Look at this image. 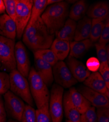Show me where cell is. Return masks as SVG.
Wrapping results in <instances>:
<instances>
[{
  "instance_id": "ab89813d",
  "label": "cell",
  "mask_w": 109,
  "mask_h": 122,
  "mask_svg": "<svg viewBox=\"0 0 109 122\" xmlns=\"http://www.w3.org/2000/svg\"><path fill=\"white\" fill-rule=\"evenodd\" d=\"M7 122H20L19 121H13V120H9Z\"/></svg>"
},
{
  "instance_id": "ba28073f",
  "label": "cell",
  "mask_w": 109,
  "mask_h": 122,
  "mask_svg": "<svg viewBox=\"0 0 109 122\" xmlns=\"http://www.w3.org/2000/svg\"><path fill=\"white\" fill-rule=\"evenodd\" d=\"M4 98L6 112L11 118L21 122L26 105L23 100L10 90L4 94Z\"/></svg>"
},
{
  "instance_id": "d4e9b609",
  "label": "cell",
  "mask_w": 109,
  "mask_h": 122,
  "mask_svg": "<svg viewBox=\"0 0 109 122\" xmlns=\"http://www.w3.org/2000/svg\"><path fill=\"white\" fill-rule=\"evenodd\" d=\"M107 19H93L92 20L91 34L89 39L93 43L96 42L99 39Z\"/></svg>"
},
{
  "instance_id": "d6986e66",
  "label": "cell",
  "mask_w": 109,
  "mask_h": 122,
  "mask_svg": "<svg viewBox=\"0 0 109 122\" xmlns=\"http://www.w3.org/2000/svg\"><path fill=\"white\" fill-rule=\"evenodd\" d=\"M88 17L92 19H107L109 18V5L107 2H97L88 8Z\"/></svg>"
},
{
  "instance_id": "7c38bea8",
  "label": "cell",
  "mask_w": 109,
  "mask_h": 122,
  "mask_svg": "<svg viewBox=\"0 0 109 122\" xmlns=\"http://www.w3.org/2000/svg\"><path fill=\"white\" fill-rule=\"evenodd\" d=\"M67 64L72 74L77 82H83L91 73L86 66L76 58L68 57Z\"/></svg>"
},
{
  "instance_id": "836d02e7",
  "label": "cell",
  "mask_w": 109,
  "mask_h": 122,
  "mask_svg": "<svg viewBox=\"0 0 109 122\" xmlns=\"http://www.w3.org/2000/svg\"><path fill=\"white\" fill-rule=\"evenodd\" d=\"M87 69L91 72H97L100 66V63L97 58L92 57L88 58L86 62Z\"/></svg>"
},
{
  "instance_id": "30bf717a",
  "label": "cell",
  "mask_w": 109,
  "mask_h": 122,
  "mask_svg": "<svg viewBox=\"0 0 109 122\" xmlns=\"http://www.w3.org/2000/svg\"><path fill=\"white\" fill-rule=\"evenodd\" d=\"M15 58L17 70L26 78L30 71V62L26 49L21 41H18L15 46Z\"/></svg>"
},
{
  "instance_id": "8d00e7d4",
  "label": "cell",
  "mask_w": 109,
  "mask_h": 122,
  "mask_svg": "<svg viewBox=\"0 0 109 122\" xmlns=\"http://www.w3.org/2000/svg\"><path fill=\"white\" fill-rule=\"evenodd\" d=\"M6 112L2 98L0 96V122H6Z\"/></svg>"
},
{
  "instance_id": "9c48e42d",
  "label": "cell",
  "mask_w": 109,
  "mask_h": 122,
  "mask_svg": "<svg viewBox=\"0 0 109 122\" xmlns=\"http://www.w3.org/2000/svg\"><path fill=\"white\" fill-rule=\"evenodd\" d=\"M52 71L56 84L63 88H71L78 82L63 61H59L53 66Z\"/></svg>"
},
{
  "instance_id": "4dcf8cb0",
  "label": "cell",
  "mask_w": 109,
  "mask_h": 122,
  "mask_svg": "<svg viewBox=\"0 0 109 122\" xmlns=\"http://www.w3.org/2000/svg\"><path fill=\"white\" fill-rule=\"evenodd\" d=\"M18 0H4L5 11L7 15L15 21L16 6Z\"/></svg>"
},
{
  "instance_id": "277c9868",
  "label": "cell",
  "mask_w": 109,
  "mask_h": 122,
  "mask_svg": "<svg viewBox=\"0 0 109 122\" xmlns=\"http://www.w3.org/2000/svg\"><path fill=\"white\" fill-rule=\"evenodd\" d=\"M10 89L12 93L20 98L27 105L34 106V101L31 94L29 83L16 69L10 72Z\"/></svg>"
},
{
  "instance_id": "83f0119b",
  "label": "cell",
  "mask_w": 109,
  "mask_h": 122,
  "mask_svg": "<svg viewBox=\"0 0 109 122\" xmlns=\"http://www.w3.org/2000/svg\"><path fill=\"white\" fill-rule=\"evenodd\" d=\"M37 122H52L48 105L36 110Z\"/></svg>"
},
{
  "instance_id": "3957f363",
  "label": "cell",
  "mask_w": 109,
  "mask_h": 122,
  "mask_svg": "<svg viewBox=\"0 0 109 122\" xmlns=\"http://www.w3.org/2000/svg\"><path fill=\"white\" fill-rule=\"evenodd\" d=\"M27 78L31 94L37 108L48 105L50 92L33 67L31 68Z\"/></svg>"
},
{
  "instance_id": "9a60e30c",
  "label": "cell",
  "mask_w": 109,
  "mask_h": 122,
  "mask_svg": "<svg viewBox=\"0 0 109 122\" xmlns=\"http://www.w3.org/2000/svg\"><path fill=\"white\" fill-rule=\"evenodd\" d=\"M91 26L92 20L88 17L85 16L78 21L76 24L73 39L74 41H80L89 39L91 34Z\"/></svg>"
},
{
  "instance_id": "5b68a950",
  "label": "cell",
  "mask_w": 109,
  "mask_h": 122,
  "mask_svg": "<svg viewBox=\"0 0 109 122\" xmlns=\"http://www.w3.org/2000/svg\"><path fill=\"white\" fill-rule=\"evenodd\" d=\"M64 88L55 84L53 85L49 101V111L52 122H62L63 117Z\"/></svg>"
},
{
  "instance_id": "8fae6325",
  "label": "cell",
  "mask_w": 109,
  "mask_h": 122,
  "mask_svg": "<svg viewBox=\"0 0 109 122\" xmlns=\"http://www.w3.org/2000/svg\"><path fill=\"white\" fill-rule=\"evenodd\" d=\"M77 90L81 93L94 107L109 108V100L107 96L85 86L78 87Z\"/></svg>"
},
{
  "instance_id": "b9f144b4",
  "label": "cell",
  "mask_w": 109,
  "mask_h": 122,
  "mask_svg": "<svg viewBox=\"0 0 109 122\" xmlns=\"http://www.w3.org/2000/svg\"><path fill=\"white\" fill-rule=\"evenodd\" d=\"M66 122H71V121H69V120H67L66 121Z\"/></svg>"
},
{
  "instance_id": "7a4b0ae2",
  "label": "cell",
  "mask_w": 109,
  "mask_h": 122,
  "mask_svg": "<svg viewBox=\"0 0 109 122\" xmlns=\"http://www.w3.org/2000/svg\"><path fill=\"white\" fill-rule=\"evenodd\" d=\"M69 14V5L63 1L46 8L41 18L52 34L55 35L64 26Z\"/></svg>"
},
{
  "instance_id": "4316f807",
  "label": "cell",
  "mask_w": 109,
  "mask_h": 122,
  "mask_svg": "<svg viewBox=\"0 0 109 122\" xmlns=\"http://www.w3.org/2000/svg\"><path fill=\"white\" fill-rule=\"evenodd\" d=\"M97 59L101 63H108L109 64V45H103L98 43L94 45Z\"/></svg>"
},
{
  "instance_id": "484cf974",
  "label": "cell",
  "mask_w": 109,
  "mask_h": 122,
  "mask_svg": "<svg viewBox=\"0 0 109 122\" xmlns=\"http://www.w3.org/2000/svg\"><path fill=\"white\" fill-rule=\"evenodd\" d=\"M33 52L34 58L44 60L52 66H54L59 61L53 52L49 49H39Z\"/></svg>"
},
{
  "instance_id": "6da1fadb",
  "label": "cell",
  "mask_w": 109,
  "mask_h": 122,
  "mask_svg": "<svg viewBox=\"0 0 109 122\" xmlns=\"http://www.w3.org/2000/svg\"><path fill=\"white\" fill-rule=\"evenodd\" d=\"M54 36L40 17L33 25L26 27L23 35V41L29 49L34 51L50 48Z\"/></svg>"
},
{
  "instance_id": "ffe728a7",
  "label": "cell",
  "mask_w": 109,
  "mask_h": 122,
  "mask_svg": "<svg viewBox=\"0 0 109 122\" xmlns=\"http://www.w3.org/2000/svg\"><path fill=\"white\" fill-rule=\"evenodd\" d=\"M63 111L67 120L72 122H80L81 114L72 103L68 91L63 96Z\"/></svg>"
},
{
  "instance_id": "52a82bcc",
  "label": "cell",
  "mask_w": 109,
  "mask_h": 122,
  "mask_svg": "<svg viewBox=\"0 0 109 122\" xmlns=\"http://www.w3.org/2000/svg\"><path fill=\"white\" fill-rule=\"evenodd\" d=\"M15 40L0 35V63L8 71L16 69L15 58Z\"/></svg>"
},
{
  "instance_id": "ac0fdd59",
  "label": "cell",
  "mask_w": 109,
  "mask_h": 122,
  "mask_svg": "<svg viewBox=\"0 0 109 122\" xmlns=\"http://www.w3.org/2000/svg\"><path fill=\"white\" fill-rule=\"evenodd\" d=\"M0 30L4 36L15 40L16 37L15 22L5 13L0 16Z\"/></svg>"
},
{
  "instance_id": "44dd1931",
  "label": "cell",
  "mask_w": 109,
  "mask_h": 122,
  "mask_svg": "<svg viewBox=\"0 0 109 122\" xmlns=\"http://www.w3.org/2000/svg\"><path fill=\"white\" fill-rule=\"evenodd\" d=\"M50 48L58 61H63L70 53V42L56 38Z\"/></svg>"
},
{
  "instance_id": "7402d4cb",
  "label": "cell",
  "mask_w": 109,
  "mask_h": 122,
  "mask_svg": "<svg viewBox=\"0 0 109 122\" xmlns=\"http://www.w3.org/2000/svg\"><path fill=\"white\" fill-rule=\"evenodd\" d=\"M76 22L68 19L63 27L56 34V38L71 42L74 39L76 26Z\"/></svg>"
},
{
  "instance_id": "f1b7e54d",
  "label": "cell",
  "mask_w": 109,
  "mask_h": 122,
  "mask_svg": "<svg viewBox=\"0 0 109 122\" xmlns=\"http://www.w3.org/2000/svg\"><path fill=\"white\" fill-rule=\"evenodd\" d=\"M21 122H37L36 110L32 107L25 105Z\"/></svg>"
},
{
  "instance_id": "f546056e",
  "label": "cell",
  "mask_w": 109,
  "mask_h": 122,
  "mask_svg": "<svg viewBox=\"0 0 109 122\" xmlns=\"http://www.w3.org/2000/svg\"><path fill=\"white\" fill-rule=\"evenodd\" d=\"M80 122H97L95 107L91 106L81 114Z\"/></svg>"
},
{
  "instance_id": "60d3db41",
  "label": "cell",
  "mask_w": 109,
  "mask_h": 122,
  "mask_svg": "<svg viewBox=\"0 0 109 122\" xmlns=\"http://www.w3.org/2000/svg\"><path fill=\"white\" fill-rule=\"evenodd\" d=\"M0 35H2V36H3V34L2 32L1 31V30H0Z\"/></svg>"
},
{
  "instance_id": "5bb4252c",
  "label": "cell",
  "mask_w": 109,
  "mask_h": 122,
  "mask_svg": "<svg viewBox=\"0 0 109 122\" xmlns=\"http://www.w3.org/2000/svg\"><path fill=\"white\" fill-rule=\"evenodd\" d=\"M34 68L47 86H50L54 80L52 66L44 60L34 58Z\"/></svg>"
},
{
  "instance_id": "e575fe53",
  "label": "cell",
  "mask_w": 109,
  "mask_h": 122,
  "mask_svg": "<svg viewBox=\"0 0 109 122\" xmlns=\"http://www.w3.org/2000/svg\"><path fill=\"white\" fill-rule=\"evenodd\" d=\"M98 43L103 45H107L109 42V18L106 21L105 26L103 29L100 37L98 40Z\"/></svg>"
},
{
  "instance_id": "cb8c5ba5",
  "label": "cell",
  "mask_w": 109,
  "mask_h": 122,
  "mask_svg": "<svg viewBox=\"0 0 109 122\" xmlns=\"http://www.w3.org/2000/svg\"><path fill=\"white\" fill-rule=\"evenodd\" d=\"M47 6V0H34L31 9L30 20L26 27L33 25L45 10Z\"/></svg>"
},
{
  "instance_id": "603a6c76",
  "label": "cell",
  "mask_w": 109,
  "mask_h": 122,
  "mask_svg": "<svg viewBox=\"0 0 109 122\" xmlns=\"http://www.w3.org/2000/svg\"><path fill=\"white\" fill-rule=\"evenodd\" d=\"M88 9V5L86 1L84 0L77 1L71 7L68 16L75 22L79 21L85 17Z\"/></svg>"
},
{
  "instance_id": "8992f818",
  "label": "cell",
  "mask_w": 109,
  "mask_h": 122,
  "mask_svg": "<svg viewBox=\"0 0 109 122\" xmlns=\"http://www.w3.org/2000/svg\"><path fill=\"white\" fill-rule=\"evenodd\" d=\"M32 0H18L15 22L16 25V37L21 39L30 20Z\"/></svg>"
},
{
  "instance_id": "2e32d148",
  "label": "cell",
  "mask_w": 109,
  "mask_h": 122,
  "mask_svg": "<svg viewBox=\"0 0 109 122\" xmlns=\"http://www.w3.org/2000/svg\"><path fill=\"white\" fill-rule=\"evenodd\" d=\"M68 91L72 103L81 114L92 106L88 101L75 87L70 88Z\"/></svg>"
},
{
  "instance_id": "74e56055",
  "label": "cell",
  "mask_w": 109,
  "mask_h": 122,
  "mask_svg": "<svg viewBox=\"0 0 109 122\" xmlns=\"http://www.w3.org/2000/svg\"><path fill=\"white\" fill-rule=\"evenodd\" d=\"M5 6L3 0H0V14H4L5 13Z\"/></svg>"
},
{
  "instance_id": "1f68e13d",
  "label": "cell",
  "mask_w": 109,
  "mask_h": 122,
  "mask_svg": "<svg viewBox=\"0 0 109 122\" xmlns=\"http://www.w3.org/2000/svg\"><path fill=\"white\" fill-rule=\"evenodd\" d=\"M9 89V75L6 72L0 71V95L5 94Z\"/></svg>"
},
{
  "instance_id": "d6a6232c",
  "label": "cell",
  "mask_w": 109,
  "mask_h": 122,
  "mask_svg": "<svg viewBox=\"0 0 109 122\" xmlns=\"http://www.w3.org/2000/svg\"><path fill=\"white\" fill-rule=\"evenodd\" d=\"M96 112L97 122H109V108H97Z\"/></svg>"
},
{
  "instance_id": "e0dca14e",
  "label": "cell",
  "mask_w": 109,
  "mask_h": 122,
  "mask_svg": "<svg viewBox=\"0 0 109 122\" xmlns=\"http://www.w3.org/2000/svg\"><path fill=\"white\" fill-rule=\"evenodd\" d=\"M94 45L90 39L70 42V51L69 57L79 58L83 56L87 51L92 48Z\"/></svg>"
},
{
  "instance_id": "d590c367",
  "label": "cell",
  "mask_w": 109,
  "mask_h": 122,
  "mask_svg": "<svg viewBox=\"0 0 109 122\" xmlns=\"http://www.w3.org/2000/svg\"><path fill=\"white\" fill-rule=\"evenodd\" d=\"M99 73L105 81L107 88L109 89V66L108 63H101L99 68Z\"/></svg>"
},
{
  "instance_id": "4fadbf2b",
  "label": "cell",
  "mask_w": 109,
  "mask_h": 122,
  "mask_svg": "<svg viewBox=\"0 0 109 122\" xmlns=\"http://www.w3.org/2000/svg\"><path fill=\"white\" fill-rule=\"evenodd\" d=\"M83 83L85 86L109 97V89L99 72H92Z\"/></svg>"
},
{
  "instance_id": "f35d334b",
  "label": "cell",
  "mask_w": 109,
  "mask_h": 122,
  "mask_svg": "<svg viewBox=\"0 0 109 122\" xmlns=\"http://www.w3.org/2000/svg\"><path fill=\"white\" fill-rule=\"evenodd\" d=\"M61 1H62L61 0H47V5H52Z\"/></svg>"
}]
</instances>
